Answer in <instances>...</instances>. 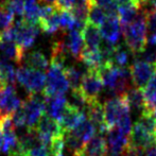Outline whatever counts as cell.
<instances>
[{"label": "cell", "instance_id": "7dc6e473", "mask_svg": "<svg viewBox=\"0 0 156 156\" xmlns=\"http://www.w3.org/2000/svg\"><path fill=\"white\" fill-rule=\"evenodd\" d=\"M78 156H86L85 154H81V155H78Z\"/></svg>", "mask_w": 156, "mask_h": 156}, {"label": "cell", "instance_id": "7c38bea8", "mask_svg": "<svg viewBox=\"0 0 156 156\" xmlns=\"http://www.w3.org/2000/svg\"><path fill=\"white\" fill-rule=\"evenodd\" d=\"M85 119H86V115L82 109L73 105L72 103H67L65 111L58 122L66 133V132H70L76 129Z\"/></svg>", "mask_w": 156, "mask_h": 156}, {"label": "cell", "instance_id": "bcb514c9", "mask_svg": "<svg viewBox=\"0 0 156 156\" xmlns=\"http://www.w3.org/2000/svg\"><path fill=\"white\" fill-rule=\"evenodd\" d=\"M136 1L138 2V3H140V5H141V8L142 6L146 4V2H147V0H136Z\"/></svg>", "mask_w": 156, "mask_h": 156}, {"label": "cell", "instance_id": "f1b7e54d", "mask_svg": "<svg viewBox=\"0 0 156 156\" xmlns=\"http://www.w3.org/2000/svg\"><path fill=\"white\" fill-rule=\"evenodd\" d=\"M0 5L4 6L13 15L23 18L25 12V0H1Z\"/></svg>", "mask_w": 156, "mask_h": 156}, {"label": "cell", "instance_id": "603a6c76", "mask_svg": "<svg viewBox=\"0 0 156 156\" xmlns=\"http://www.w3.org/2000/svg\"><path fill=\"white\" fill-rule=\"evenodd\" d=\"M64 141H65V144L67 146V149L72 154V156L84 154V147L86 142H84L81 138H79L76 135H74L71 131L65 133Z\"/></svg>", "mask_w": 156, "mask_h": 156}, {"label": "cell", "instance_id": "484cf974", "mask_svg": "<svg viewBox=\"0 0 156 156\" xmlns=\"http://www.w3.org/2000/svg\"><path fill=\"white\" fill-rule=\"evenodd\" d=\"M71 132L74 135L78 136L79 138H81L84 142H87L97 134V129L89 120L85 119L84 121L81 122L76 129H72Z\"/></svg>", "mask_w": 156, "mask_h": 156}, {"label": "cell", "instance_id": "44dd1931", "mask_svg": "<svg viewBox=\"0 0 156 156\" xmlns=\"http://www.w3.org/2000/svg\"><path fill=\"white\" fill-rule=\"evenodd\" d=\"M80 61L84 63L89 69H98L104 63L100 49H89L86 47L82 51Z\"/></svg>", "mask_w": 156, "mask_h": 156}, {"label": "cell", "instance_id": "7bdbcfd3", "mask_svg": "<svg viewBox=\"0 0 156 156\" xmlns=\"http://www.w3.org/2000/svg\"><path fill=\"white\" fill-rule=\"evenodd\" d=\"M144 5H150L152 8V10L156 11V0H147Z\"/></svg>", "mask_w": 156, "mask_h": 156}, {"label": "cell", "instance_id": "c3c4849f", "mask_svg": "<svg viewBox=\"0 0 156 156\" xmlns=\"http://www.w3.org/2000/svg\"><path fill=\"white\" fill-rule=\"evenodd\" d=\"M155 141H156V131H155Z\"/></svg>", "mask_w": 156, "mask_h": 156}, {"label": "cell", "instance_id": "e575fe53", "mask_svg": "<svg viewBox=\"0 0 156 156\" xmlns=\"http://www.w3.org/2000/svg\"><path fill=\"white\" fill-rule=\"evenodd\" d=\"M71 98H72V100H73L72 104L78 106L79 108H81V109L86 107L87 104H88V100H87L85 94L83 93V90L81 89V87H76V88L72 89Z\"/></svg>", "mask_w": 156, "mask_h": 156}, {"label": "cell", "instance_id": "cb8c5ba5", "mask_svg": "<svg viewBox=\"0 0 156 156\" xmlns=\"http://www.w3.org/2000/svg\"><path fill=\"white\" fill-rule=\"evenodd\" d=\"M123 96L127 100L129 104V107L135 109H141L144 106V88L132 86L129 90L125 93Z\"/></svg>", "mask_w": 156, "mask_h": 156}, {"label": "cell", "instance_id": "d6a6232c", "mask_svg": "<svg viewBox=\"0 0 156 156\" xmlns=\"http://www.w3.org/2000/svg\"><path fill=\"white\" fill-rule=\"evenodd\" d=\"M89 4L94 3L103 8L107 15H118V3L116 0H88Z\"/></svg>", "mask_w": 156, "mask_h": 156}, {"label": "cell", "instance_id": "60d3db41", "mask_svg": "<svg viewBox=\"0 0 156 156\" xmlns=\"http://www.w3.org/2000/svg\"><path fill=\"white\" fill-rule=\"evenodd\" d=\"M76 1H78V0H56L54 5L58 9H60V10L70 11L72 9V6L76 3Z\"/></svg>", "mask_w": 156, "mask_h": 156}, {"label": "cell", "instance_id": "b9f144b4", "mask_svg": "<svg viewBox=\"0 0 156 156\" xmlns=\"http://www.w3.org/2000/svg\"><path fill=\"white\" fill-rule=\"evenodd\" d=\"M146 87H150V88L155 89V90H156V69H155L154 73L152 74V76H151V78H150V80H149L148 85H147Z\"/></svg>", "mask_w": 156, "mask_h": 156}, {"label": "cell", "instance_id": "7a4b0ae2", "mask_svg": "<svg viewBox=\"0 0 156 156\" xmlns=\"http://www.w3.org/2000/svg\"><path fill=\"white\" fill-rule=\"evenodd\" d=\"M70 87L65 74V67L56 64H50L46 74V86L44 97L64 96Z\"/></svg>", "mask_w": 156, "mask_h": 156}, {"label": "cell", "instance_id": "83f0119b", "mask_svg": "<svg viewBox=\"0 0 156 156\" xmlns=\"http://www.w3.org/2000/svg\"><path fill=\"white\" fill-rule=\"evenodd\" d=\"M148 28V43L149 45L156 46V11L144 10Z\"/></svg>", "mask_w": 156, "mask_h": 156}, {"label": "cell", "instance_id": "277c9868", "mask_svg": "<svg viewBox=\"0 0 156 156\" xmlns=\"http://www.w3.org/2000/svg\"><path fill=\"white\" fill-rule=\"evenodd\" d=\"M129 104L125 97L122 94L120 97H114L104 103L105 122L108 129L116 126L117 122L122 116L129 114Z\"/></svg>", "mask_w": 156, "mask_h": 156}, {"label": "cell", "instance_id": "4316f807", "mask_svg": "<svg viewBox=\"0 0 156 156\" xmlns=\"http://www.w3.org/2000/svg\"><path fill=\"white\" fill-rule=\"evenodd\" d=\"M106 18H107V13L104 9L97 5L94 3L90 4V8H89V12H88V18H87L88 23H93V25L97 26V27H100Z\"/></svg>", "mask_w": 156, "mask_h": 156}, {"label": "cell", "instance_id": "d590c367", "mask_svg": "<svg viewBox=\"0 0 156 156\" xmlns=\"http://www.w3.org/2000/svg\"><path fill=\"white\" fill-rule=\"evenodd\" d=\"M141 56V60L144 62L152 64L156 67V46L154 45H149L146 46L144 51L139 54Z\"/></svg>", "mask_w": 156, "mask_h": 156}, {"label": "cell", "instance_id": "681fc988", "mask_svg": "<svg viewBox=\"0 0 156 156\" xmlns=\"http://www.w3.org/2000/svg\"><path fill=\"white\" fill-rule=\"evenodd\" d=\"M0 85H1V83H0Z\"/></svg>", "mask_w": 156, "mask_h": 156}, {"label": "cell", "instance_id": "ffe728a7", "mask_svg": "<svg viewBox=\"0 0 156 156\" xmlns=\"http://www.w3.org/2000/svg\"><path fill=\"white\" fill-rule=\"evenodd\" d=\"M81 32L83 35L85 47L89 49H99L102 43V35H101L100 29H98L97 26L87 21Z\"/></svg>", "mask_w": 156, "mask_h": 156}, {"label": "cell", "instance_id": "836d02e7", "mask_svg": "<svg viewBox=\"0 0 156 156\" xmlns=\"http://www.w3.org/2000/svg\"><path fill=\"white\" fill-rule=\"evenodd\" d=\"M14 23V15L6 10L4 6L0 5V34L10 28Z\"/></svg>", "mask_w": 156, "mask_h": 156}, {"label": "cell", "instance_id": "8d00e7d4", "mask_svg": "<svg viewBox=\"0 0 156 156\" xmlns=\"http://www.w3.org/2000/svg\"><path fill=\"white\" fill-rule=\"evenodd\" d=\"M12 119L13 123H14L15 127H23L27 124V119H26V113L23 109V103L12 114Z\"/></svg>", "mask_w": 156, "mask_h": 156}, {"label": "cell", "instance_id": "e0dca14e", "mask_svg": "<svg viewBox=\"0 0 156 156\" xmlns=\"http://www.w3.org/2000/svg\"><path fill=\"white\" fill-rule=\"evenodd\" d=\"M25 52L26 50H23L15 41H5L0 39V58L21 64L25 60Z\"/></svg>", "mask_w": 156, "mask_h": 156}, {"label": "cell", "instance_id": "ab89813d", "mask_svg": "<svg viewBox=\"0 0 156 156\" xmlns=\"http://www.w3.org/2000/svg\"><path fill=\"white\" fill-rule=\"evenodd\" d=\"M25 156H48V150L41 144L35 146L30 151H28Z\"/></svg>", "mask_w": 156, "mask_h": 156}, {"label": "cell", "instance_id": "30bf717a", "mask_svg": "<svg viewBox=\"0 0 156 156\" xmlns=\"http://www.w3.org/2000/svg\"><path fill=\"white\" fill-rule=\"evenodd\" d=\"M129 144L142 149L144 151H148L156 144L155 136L150 134L139 122H136L132 126L131 134L129 136Z\"/></svg>", "mask_w": 156, "mask_h": 156}, {"label": "cell", "instance_id": "1f68e13d", "mask_svg": "<svg viewBox=\"0 0 156 156\" xmlns=\"http://www.w3.org/2000/svg\"><path fill=\"white\" fill-rule=\"evenodd\" d=\"M129 53L126 49L121 45L116 46L115 52L113 55V63L114 65L118 66V67H125L129 63Z\"/></svg>", "mask_w": 156, "mask_h": 156}, {"label": "cell", "instance_id": "2e32d148", "mask_svg": "<svg viewBox=\"0 0 156 156\" xmlns=\"http://www.w3.org/2000/svg\"><path fill=\"white\" fill-rule=\"evenodd\" d=\"M65 36L66 37L64 39L66 41L69 53L76 61H80L82 51L85 48V43L84 39H83L82 32L80 30H70V31H68V34H65Z\"/></svg>", "mask_w": 156, "mask_h": 156}, {"label": "cell", "instance_id": "ba28073f", "mask_svg": "<svg viewBox=\"0 0 156 156\" xmlns=\"http://www.w3.org/2000/svg\"><path fill=\"white\" fill-rule=\"evenodd\" d=\"M23 101L18 98L13 85H0V116L12 115L21 105Z\"/></svg>", "mask_w": 156, "mask_h": 156}, {"label": "cell", "instance_id": "ac0fdd59", "mask_svg": "<svg viewBox=\"0 0 156 156\" xmlns=\"http://www.w3.org/2000/svg\"><path fill=\"white\" fill-rule=\"evenodd\" d=\"M46 104V114L53 119L60 121L68 101L65 96L56 97H44Z\"/></svg>", "mask_w": 156, "mask_h": 156}, {"label": "cell", "instance_id": "f6af8a7d", "mask_svg": "<svg viewBox=\"0 0 156 156\" xmlns=\"http://www.w3.org/2000/svg\"><path fill=\"white\" fill-rule=\"evenodd\" d=\"M2 146H3V133H2V131L0 129V151H1V149H2Z\"/></svg>", "mask_w": 156, "mask_h": 156}, {"label": "cell", "instance_id": "8fae6325", "mask_svg": "<svg viewBox=\"0 0 156 156\" xmlns=\"http://www.w3.org/2000/svg\"><path fill=\"white\" fill-rule=\"evenodd\" d=\"M87 116L88 120L93 123L97 129V134L104 135L108 132V127L105 122V112L104 105L101 104L99 99L91 101L87 104Z\"/></svg>", "mask_w": 156, "mask_h": 156}, {"label": "cell", "instance_id": "ee69618b", "mask_svg": "<svg viewBox=\"0 0 156 156\" xmlns=\"http://www.w3.org/2000/svg\"><path fill=\"white\" fill-rule=\"evenodd\" d=\"M146 156H156V147H153V148L149 149Z\"/></svg>", "mask_w": 156, "mask_h": 156}, {"label": "cell", "instance_id": "4fadbf2b", "mask_svg": "<svg viewBox=\"0 0 156 156\" xmlns=\"http://www.w3.org/2000/svg\"><path fill=\"white\" fill-rule=\"evenodd\" d=\"M35 131L37 132L38 135L50 138V139L65 136V131L61 126L60 122L58 120L53 119L52 117H50V116H48L47 114H45L41 118V120L35 127Z\"/></svg>", "mask_w": 156, "mask_h": 156}, {"label": "cell", "instance_id": "6da1fadb", "mask_svg": "<svg viewBox=\"0 0 156 156\" xmlns=\"http://www.w3.org/2000/svg\"><path fill=\"white\" fill-rule=\"evenodd\" d=\"M126 47L129 52L135 55H139L148 44V28H147L146 12H141L129 25L122 26Z\"/></svg>", "mask_w": 156, "mask_h": 156}, {"label": "cell", "instance_id": "9c48e42d", "mask_svg": "<svg viewBox=\"0 0 156 156\" xmlns=\"http://www.w3.org/2000/svg\"><path fill=\"white\" fill-rule=\"evenodd\" d=\"M129 68L131 72L132 83L134 86L139 88H144L148 85L149 80L156 69L154 65L142 60H136Z\"/></svg>", "mask_w": 156, "mask_h": 156}, {"label": "cell", "instance_id": "d6986e66", "mask_svg": "<svg viewBox=\"0 0 156 156\" xmlns=\"http://www.w3.org/2000/svg\"><path fill=\"white\" fill-rule=\"evenodd\" d=\"M84 154L86 156H108L107 142L103 135L96 134L89 141L85 144Z\"/></svg>", "mask_w": 156, "mask_h": 156}, {"label": "cell", "instance_id": "5bb4252c", "mask_svg": "<svg viewBox=\"0 0 156 156\" xmlns=\"http://www.w3.org/2000/svg\"><path fill=\"white\" fill-rule=\"evenodd\" d=\"M100 32L104 41L116 45L119 41L120 35L122 33L121 23L118 15H107V18L100 26Z\"/></svg>", "mask_w": 156, "mask_h": 156}, {"label": "cell", "instance_id": "3957f363", "mask_svg": "<svg viewBox=\"0 0 156 156\" xmlns=\"http://www.w3.org/2000/svg\"><path fill=\"white\" fill-rule=\"evenodd\" d=\"M17 82L23 85L29 94H38L44 91L46 86V76L41 70L31 67H19L16 71Z\"/></svg>", "mask_w": 156, "mask_h": 156}, {"label": "cell", "instance_id": "9a60e30c", "mask_svg": "<svg viewBox=\"0 0 156 156\" xmlns=\"http://www.w3.org/2000/svg\"><path fill=\"white\" fill-rule=\"evenodd\" d=\"M107 144L109 146L108 156H119L122 154L125 147L129 144V136L122 133L117 126L108 129L106 133Z\"/></svg>", "mask_w": 156, "mask_h": 156}, {"label": "cell", "instance_id": "52a82bcc", "mask_svg": "<svg viewBox=\"0 0 156 156\" xmlns=\"http://www.w3.org/2000/svg\"><path fill=\"white\" fill-rule=\"evenodd\" d=\"M103 86H104V84H103L102 78L99 74L98 70L88 68V70L83 74L80 84L81 89L86 96L88 103L98 99Z\"/></svg>", "mask_w": 156, "mask_h": 156}, {"label": "cell", "instance_id": "5b68a950", "mask_svg": "<svg viewBox=\"0 0 156 156\" xmlns=\"http://www.w3.org/2000/svg\"><path fill=\"white\" fill-rule=\"evenodd\" d=\"M23 106L26 113L28 129H35L41 118L46 114L45 98H39L36 94H29L25 101H23Z\"/></svg>", "mask_w": 156, "mask_h": 156}, {"label": "cell", "instance_id": "4dcf8cb0", "mask_svg": "<svg viewBox=\"0 0 156 156\" xmlns=\"http://www.w3.org/2000/svg\"><path fill=\"white\" fill-rule=\"evenodd\" d=\"M60 21L61 29L63 30V32L70 31V30H76V20L70 11L61 10Z\"/></svg>", "mask_w": 156, "mask_h": 156}, {"label": "cell", "instance_id": "8992f818", "mask_svg": "<svg viewBox=\"0 0 156 156\" xmlns=\"http://www.w3.org/2000/svg\"><path fill=\"white\" fill-rule=\"evenodd\" d=\"M16 41L15 43L20 46L23 50L29 49L34 45L39 32H41V26L39 23H31L26 21L25 19H19L16 21Z\"/></svg>", "mask_w": 156, "mask_h": 156}, {"label": "cell", "instance_id": "7402d4cb", "mask_svg": "<svg viewBox=\"0 0 156 156\" xmlns=\"http://www.w3.org/2000/svg\"><path fill=\"white\" fill-rule=\"evenodd\" d=\"M23 62L26 63L28 67L34 68V69L41 70V71H44L49 67L48 58H46V55L43 52L38 51V50H34V51H31L28 54H26Z\"/></svg>", "mask_w": 156, "mask_h": 156}, {"label": "cell", "instance_id": "74e56055", "mask_svg": "<svg viewBox=\"0 0 156 156\" xmlns=\"http://www.w3.org/2000/svg\"><path fill=\"white\" fill-rule=\"evenodd\" d=\"M116 125H117V127L122 132V133L125 134L126 136H129L131 131H132V123H131L129 114H126V115L122 116Z\"/></svg>", "mask_w": 156, "mask_h": 156}, {"label": "cell", "instance_id": "f546056e", "mask_svg": "<svg viewBox=\"0 0 156 156\" xmlns=\"http://www.w3.org/2000/svg\"><path fill=\"white\" fill-rule=\"evenodd\" d=\"M65 74L68 82H69L70 87L72 89L76 88V87H80L81 80H82V76L84 73H82V71L78 67H76V66L65 67Z\"/></svg>", "mask_w": 156, "mask_h": 156}, {"label": "cell", "instance_id": "f35d334b", "mask_svg": "<svg viewBox=\"0 0 156 156\" xmlns=\"http://www.w3.org/2000/svg\"><path fill=\"white\" fill-rule=\"evenodd\" d=\"M144 151L142 150V149L132 146L129 142V144L125 147V149L123 150L121 155L122 156H144Z\"/></svg>", "mask_w": 156, "mask_h": 156}, {"label": "cell", "instance_id": "d4e9b609", "mask_svg": "<svg viewBox=\"0 0 156 156\" xmlns=\"http://www.w3.org/2000/svg\"><path fill=\"white\" fill-rule=\"evenodd\" d=\"M41 10V8L36 0H25V12L23 19L31 23H38Z\"/></svg>", "mask_w": 156, "mask_h": 156}]
</instances>
